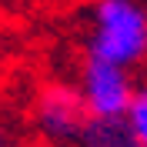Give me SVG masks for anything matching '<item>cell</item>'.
I'll return each mask as SVG.
<instances>
[{"label": "cell", "instance_id": "cell-6", "mask_svg": "<svg viewBox=\"0 0 147 147\" xmlns=\"http://www.w3.org/2000/svg\"><path fill=\"white\" fill-rule=\"evenodd\" d=\"M0 147H24V140H20V130L17 124L0 110Z\"/></svg>", "mask_w": 147, "mask_h": 147}, {"label": "cell", "instance_id": "cell-3", "mask_svg": "<svg viewBox=\"0 0 147 147\" xmlns=\"http://www.w3.org/2000/svg\"><path fill=\"white\" fill-rule=\"evenodd\" d=\"M77 90L84 97V107H87L90 120H117L127 114L137 84H134V74L124 70V67L84 57Z\"/></svg>", "mask_w": 147, "mask_h": 147}, {"label": "cell", "instance_id": "cell-4", "mask_svg": "<svg viewBox=\"0 0 147 147\" xmlns=\"http://www.w3.org/2000/svg\"><path fill=\"white\" fill-rule=\"evenodd\" d=\"M77 147H140L124 117L117 120H87Z\"/></svg>", "mask_w": 147, "mask_h": 147}, {"label": "cell", "instance_id": "cell-1", "mask_svg": "<svg viewBox=\"0 0 147 147\" xmlns=\"http://www.w3.org/2000/svg\"><path fill=\"white\" fill-rule=\"evenodd\" d=\"M84 57L114 67H137L147 60V7L137 0H100L90 10Z\"/></svg>", "mask_w": 147, "mask_h": 147}, {"label": "cell", "instance_id": "cell-5", "mask_svg": "<svg viewBox=\"0 0 147 147\" xmlns=\"http://www.w3.org/2000/svg\"><path fill=\"white\" fill-rule=\"evenodd\" d=\"M124 120L130 124V130H134L137 144L147 147V80L137 84L134 100H130V107H127V114H124Z\"/></svg>", "mask_w": 147, "mask_h": 147}, {"label": "cell", "instance_id": "cell-2", "mask_svg": "<svg viewBox=\"0 0 147 147\" xmlns=\"http://www.w3.org/2000/svg\"><path fill=\"white\" fill-rule=\"evenodd\" d=\"M87 120L90 114L74 80H44L30 97V130L44 147H77Z\"/></svg>", "mask_w": 147, "mask_h": 147}]
</instances>
